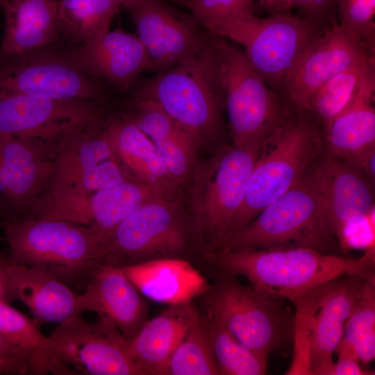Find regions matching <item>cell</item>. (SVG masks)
Masks as SVG:
<instances>
[{
  "mask_svg": "<svg viewBox=\"0 0 375 375\" xmlns=\"http://www.w3.org/2000/svg\"><path fill=\"white\" fill-rule=\"evenodd\" d=\"M204 254L219 273L243 276L253 289L291 303L338 277L375 276L374 247L356 258L303 247L217 250Z\"/></svg>",
  "mask_w": 375,
  "mask_h": 375,
  "instance_id": "1",
  "label": "cell"
},
{
  "mask_svg": "<svg viewBox=\"0 0 375 375\" xmlns=\"http://www.w3.org/2000/svg\"><path fill=\"white\" fill-rule=\"evenodd\" d=\"M316 162L295 185L229 235L218 250L303 247L339 254L342 249L324 219Z\"/></svg>",
  "mask_w": 375,
  "mask_h": 375,
  "instance_id": "2",
  "label": "cell"
},
{
  "mask_svg": "<svg viewBox=\"0 0 375 375\" xmlns=\"http://www.w3.org/2000/svg\"><path fill=\"white\" fill-rule=\"evenodd\" d=\"M10 261L41 269L68 285H86L102 265L100 238L89 228L26 216L3 224Z\"/></svg>",
  "mask_w": 375,
  "mask_h": 375,
  "instance_id": "3",
  "label": "cell"
},
{
  "mask_svg": "<svg viewBox=\"0 0 375 375\" xmlns=\"http://www.w3.org/2000/svg\"><path fill=\"white\" fill-rule=\"evenodd\" d=\"M206 313L221 321L266 365L273 354L288 356L294 342L295 312L288 300L219 273L202 294Z\"/></svg>",
  "mask_w": 375,
  "mask_h": 375,
  "instance_id": "4",
  "label": "cell"
},
{
  "mask_svg": "<svg viewBox=\"0 0 375 375\" xmlns=\"http://www.w3.org/2000/svg\"><path fill=\"white\" fill-rule=\"evenodd\" d=\"M268 135L243 146L226 145L195 165L190 189L193 227L206 251L218 250L242 203L262 143Z\"/></svg>",
  "mask_w": 375,
  "mask_h": 375,
  "instance_id": "5",
  "label": "cell"
},
{
  "mask_svg": "<svg viewBox=\"0 0 375 375\" xmlns=\"http://www.w3.org/2000/svg\"><path fill=\"white\" fill-rule=\"evenodd\" d=\"M324 147L321 133L294 112L270 133L262 143L228 237L295 185L322 155Z\"/></svg>",
  "mask_w": 375,
  "mask_h": 375,
  "instance_id": "6",
  "label": "cell"
},
{
  "mask_svg": "<svg viewBox=\"0 0 375 375\" xmlns=\"http://www.w3.org/2000/svg\"><path fill=\"white\" fill-rule=\"evenodd\" d=\"M142 97L154 101L201 142L215 137L224 103L210 35L201 49L159 72L144 87Z\"/></svg>",
  "mask_w": 375,
  "mask_h": 375,
  "instance_id": "7",
  "label": "cell"
},
{
  "mask_svg": "<svg viewBox=\"0 0 375 375\" xmlns=\"http://www.w3.org/2000/svg\"><path fill=\"white\" fill-rule=\"evenodd\" d=\"M366 278H335L312 289L292 303L295 308L294 357L286 374H327Z\"/></svg>",
  "mask_w": 375,
  "mask_h": 375,
  "instance_id": "8",
  "label": "cell"
},
{
  "mask_svg": "<svg viewBox=\"0 0 375 375\" xmlns=\"http://www.w3.org/2000/svg\"><path fill=\"white\" fill-rule=\"evenodd\" d=\"M326 28L288 14L258 18L253 13H246L218 22L207 31L242 45L253 67L280 94L298 58Z\"/></svg>",
  "mask_w": 375,
  "mask_h": 375,
  "instance_id": "9",
  "label": "cell"
},
{
  "mask_svg": "<svg viewBox=\"0 0 375 375\" xmlns=\"http://www.w3.org/2000/svg\"><path fill=\"white\" fill-rule=\"evenodd\" d=\"M233 145L269 134L292 112L251 65L224 38L210 35Z\"/></svg>",
  "mask_w": 375,
  "mask_h": 375,
  "instance_id": "10",
  "label": "cell"
},
{
  "mask_svg": "<svg viewBox=\"0 0 375 375\" xmlns=\"http://www.w3.org/2000/svg\"><path fill=\"white\" fill-rule=\"evenodd\" d=\"M101 119L97 99L0 94V132L17 138L51 161L75 133Z\"/></svg>",
  "mask_w": 375,
  "mask_h": 375,
  "instance_id": "11",
  "label": "cell"
},
{
  "mask_svg": "<svg viewBox=\"0 0 375 375\" xmlns=\"http://www.w3.org/2000/svg\"><path fill=\"white\" fill-rule=\"evenodd\" d=\"M103 264L125 267L151 260L177 258L186 234L178 201L151 199L101 239Z\"/></svg>",
  "mask_w": 375,
  "mask_h": 375,
  "instance_id": "12",
  "label": "cell"
},
{
  "mask_svg": "<svg viewBox=\"0 0 375 375\" xmlns=\"http://www.w3.org/2000/svg\"><path fill=\"white\" fill-rule=\"evenodd\" d=\"M47 349L70 374L144 375L130 351V340L101 319L72 316L46 337Z\"/></svg>",
  "mask_w": 375,
  "mask_h": 375,
  "instance_id": "13",
  "label": "cell"
},
{
  "mask_svg": "<svg viewBox=\"0 0 375 375\" xmlns=\"http://www.w3.org/2000/svg\"><path fill=\"white\" fill-rule=\"evenodd\" d=\"M169 195L133 180L103 189L72 194L43 193L26 216L67 221L90 228L99 238L146 202Z\"/></svg>",
  "mask_w": 375,
  "mask_h": 375,
  "instance_id": "14",
  "label": "cell"
},
{
  "mask_svg": "<svg viewBox=\"0 0 375 375\" xmlns=\"http://www.w3.org/2000/svg\"><path fill=\"white\" fill-rule=\"evenodd\" d=\"M0 94L97 99V85L51 47L0 53Z\"/></svg>",
  "mask_w": 375,
  "mask_h": 375,
  "instance_id": "15",
  "label": "cell"
},
{
  "mask_svg": "<svg viewBox=\"0 0 375 375\" xmlns=\"http://www.w3.org/2000/svg\"><path fill=\"white\" fill-rule=\"evenodd\" d=\"M106 126L103 121L90 124L69 140L53 161L45 193H85L129 180L117 160Z\"/></svg>",
  "mask_w": 375,
  "mask_h": 375,
  "instance_id": "16",
  "label": "cell"
},
{
  "mask_svg": "<svg viewBox=\"0 0 375 375\" xmlns=\"http://www.w3.org/2000/svg\"><path fill=\"white\" fill-rule=\"evenodd\" d=\"M372 55L375 53L333 22L298 58L283 83L280 95L292 112H303L328 81Z\"/></svg>",
  "mask_w": 375,
  "mask_h": 375,
  "instance_id": "17",
  "label": "cell"
},
{
  "mask_svg": "<svg viewBox=\"0 0 375 375\" xmlns=\"http://www.w3.org/2000/svg\"><path fill=\"white\" fill-rule=\"evenodd\" d=\"M130 14L150 61V70L165 71L192 55L209 40L176 15L163 0H130Z\"/></svg>",
  "mask_w": 375,
  "mask_h": 375,
  "instance_id": "18",
  "label": "cell"
},
{
  "mask_svg": "<svg viewBox=\"0 0 375 375\" xmlns=\"http://www.w3.org/2000/svg\"><path fill=\"white\" fill-rule=\"evenodd\" d=\"M71 65L82 72L101 77L125 91L138 75L150 70L147 52L138 36L110 30H101L90 42L59 51Z\"/></svg>",
  "mask_w": 375,
  "mask_h": 375,
  "instance_id": "19",
  "label": "cell"
},
{
  "mask_svg": "<svg viewBox=\"0 0 375 375\" xmlns=\"http://www.w3.org/2000/svg\"><path fill=\"white\" fill-rule=\"evenodd\" d=\"M316 167L325 222L342 250L347 226L374 211L373 182L345 160L327 153L318 158Z\"/></svg>",
  "mask_w": 375,
  "mask_h": 375,
  "instance_id": "20",
  "label": "cell"
},
{
  "mask_svg": "<svg viewBox=\"0 0 375 375\" xmlns=\"http://www.w3.org/2000/svg\"><path fill=\"white\" fill-rule=\"evenodd\" d=\"M78 309L95 312L131 340L147 320L148 306L119 267L103 264L93 274L84 292L78 296Z\"/></svg>",
  "mask_w": 375,
  "mask_h": 375,
  "instance_id": "21",
  "label": "cell"
},
{
  "mask_svg": "<svg viewBox=\"0 0 375 375\" xmlns=\"http://www.w3.org/2000/svg\"><path fill=\"white\" fill-rule=\"evenodd\" d=\"M53 165L27 143L0 132V199L7 222L26 215L46 185Z\"/></svg>",
  "mask_w": 375,
  "mask_h": 375,
  "instance_id": "22",
  "label": "cell"
},
{
  "mask_svg": "<svg viewBox=\"0 0 375 375\" xmlns=\"http://www.w3.org/2000/svg\"><path fill=\"white\" fill-rule=\"evenodd\" d=\"M2 300L18 299L40 323H60L81 315L78 296L72 289L47 272L11 262L1 276Z\"/></svg>",
  "mask_w": 375,
  "mask_h": 375,
  "instance_id": "23",
  "label": "cell"
},
{
  "mask_svg": "<svg viewBox=\"0 0 375 375\" xmlns=\"http://www.w3.org/2000/svg\"><path fill=\"white\" fill-rule=\"evenodd\" d=\"M199 316L189 301L169 305L159 315L146 320L130 340L131 354L144 375H164L172 353Z\"/></svg>",
  "mask_w": 375,
  "mask_h": 375,
  "instance_id": "24",
  "label": "cell"
},
{
  "mask_svg": "<svg viewBox=\"0 0 375 375\" xmlns=\"http://www.w3.org/2000/svg\"><path fill=\"white\" fill-rule=\"evenodd\" d=\"M375 57L366 65L358 88L324 137L326 153L346 160L375 146Z\"/></svg>",
  "mask_w": 375,
  "mask_h": 375,
  "instance_id": "25",
  "label": "cell"
},
{
  "mask_svg": "<svg viewBox=\"0 0 375 375\" xmlns=\"http://www.w3.org/2000/svg\"><path fill=\"white\" fill-rule=\"evenodd\" d=\"M122 269L142 296L168 305L191 301L210 285L189 262L178 257L151 260Z\"/></svg>",
  "mask_w": 375,
  "mask_h": 375,
  "instance_id": "26",
  "label": "cell"
},
{
  "mask_svg": "<svg viewBox=\"0 0 375 375\" xmlns=\"http://www.w3.org/2000/svg\"><path fill=\"white\" fill-rule=\"evenodd\" d=\"M59 0H3L5 28L0 53H20L51 47L60 39Z\"/></svg>",
  "mask_w": 375,
  "mask_h": 375,
  "instance_id": "27",
  "label": "cell"
},
{
  "mask_svg": "<svg viewBox=\"0 0 375 375\" xmlns=\"http://www.w3.org/2000/svg\"><path fill=\"white\" fill-rule=\"evenodd\" d=\"M115 156L128 178L171 193L177 182L169 172L150 138L132 120L115 121L106 126Z\"/></svg>",
  "mask_w": 375,
  "mask_h": 375,
  "instance_id": "28",
  "label": "cell"
},
{
  "mask_svg": "<svg viewBox=\"0 0 375 375\" xmlns=\"http://www.w3.org/2000/svg\"><path fill=\"white\" fill-rule=\"evenodd\" d=\"M136 110L132 120L152 141L170 174L182 181L194 169L201 141L149 98L138 99Z\"/></svg>",
  "mask_w": 375,
  "mask_h": 375,
  "instance_id": "29",
  "label": "cell"
},
{
  "mask_svg": "<svg viewBox=\"0 0 375 375\" xmlns=\"http://www.w3.org/2000/svg\"><path fill=\"white\" fill-rule=\"evenodd\" d=\"M0 333L31 358L35 374H69L47 349L38 322L0 300Z\"/></svg>",
  "mask_w": 375,
  "mask_h": 375,
  "instance_id": "30",
  "label": "cell"
},
{
  "mask_svg": "<svg viewBox=\"0 0 375 375\" xmlns=\"http://www.w3.org/2000/svg\"><path fill=\"white\" fill-rule=\"evenodd\" d=\"M120 6L114 0H59L60 36L83 45L110 26Z\"/></svg>",
  "mask_w": 375,
  "mask_h": 375,
  "instance_id": "31",
  "label": "cell"
},
{
  "mask_svg": "<svg viewBox=\"0 0 375 375\" xmlns=\"http://www.w3.org/2000/svg\"><path fill=\"white\" fill-rule=\"evenodd\" d=\"M374 57L375 55L369 56L335 76L317 91L307 109L297 113L317 128L324 138L333 121L349 103L366 65Z\"/></svg>",
  "mask_w": 375,
  "mask_h": 375,
  "instance_id": "32",
  "label": "cell"
},
{
  "mask_svg": "<svg viewBox=\"0 0 375 375\" xmlns=\"http://www.w3.org/2000/svg\"><path fill=\"white\" fill-rule=\"evenodd\" d=\"M212 351L219 374L263 375L267 365L215 317L206 313Z\"/></svg>",
  "mask_w": 375,
  "mask_h": 375,
  "instance_id": "33",
  "label": "cell"
},
{
  "mask_svg": "<svg viewBox=\"0 0 375 375\" xmlns=\"http://www.w3.org/2000/svg\"><path fill=\"white\" fill-rule=\"evenodd\" d=\"M342 340L367 364L375 357V276L366 278L345 323Z\"/></svg>",
  "mask_w": 375,
  "mask_h": 375,
  "instance_id": "34",
  "label": "cell"
},
{
  "mask_svg": "<svg viewBox=\"0 0 375 375\" xmlns=\"http://www.w3.org/2000/svg\"><path fill=\"white\" fill-rule=\"evenodd\" d=\"M204 316L200 315L170 357L164 375H218Z\"/></svg>",
  "mask_w": 375,
  "mask_h": 375,
  "instance_id": "35",
  "label": "cell"
},
{
  "mask_svg": "<svg viewBox=\"0 0 375 375\" xmlns=\"http://www.w3.org/2000/svg\"><path fill=\"white\" fill-rule=\"evenodd\" d=\"M340 24L375 53V0H337Z\"/></svg>",
  "mask_w": 375,
  "mask_h": 375,
  "instance_id": "36",
  "label": "cell"
},
{
  "mask_svg": "<svg viewBox=\"0 0 375 375\" xmlns=\"http://www.w3.org/2000/svg\"><path fill=\"white\" fill-rule=\"evenodd\" d=\"M174 1L190 9L206 30L222 21L254 11V0Z\"/></svg>",
  "mask_w": 375,
  "mask_h": 375,
  "instance_id": "37",
  "label": "cell"
},
{
  "mask_svg": "<svg viewBox=\"0 0 375 375\" xmlns=\"http://www.w3.org/2000/svg\"><path fill=\"white\" fill-rule=\"evenodd\" d=\"M335 352L338 360L333 362L326 375H368L374 374L371 371L363 369L359 365L358 358L347 343L341 340Z\"/></svg>",
  "mask_w": 375,
  "mask_h": 375,
  "instance_id": "38",
  "label": "cell"
},
{
  "mask_svg": "<svg viewBox=\"0 0 375 375\" xmlns=\"http://www.w3.org/2000/svg\"><path fill=\"white\" fill-rule=\"evenodd\" d=\"M337 0H293L292 8L299 9L304 17L318 26L327 27L331 11Z\"/></svg>",
  "mask_w": 375,
  "mask_h": 375,
  "instance_id": "39",
  "label": "cell"
},
{
  "mask_svg": "<svg viewBox=\"0 0 375 375\" xmlns=\"http://www.w3.org/2000/svg\"><path fill=\"white\" fill-rule=\"evenodd\" d=\"M344 160L360 172L372 182H374L375 146L362 150Z\"/></svg>",
  "mask_w": 375,
  "mask_h": 375,
  "instance_id": "40",
  "label": "cell"
},
{
  "mask_svg": "<svg viewBox=\"0 0 375 375\" xmlns=\"http://www.w3.org/2000/svg\"><path fill=\"white\" fill-rule=\"evenodd\" d=\"M0 357L20 362L27 365L33 372L31 358L22 350L12 344L0 333Z\"/></svg>",
  "mask_w": 375,
  "mask_h": 375,
  "instance_id": "41",
  "label": "cell"
},
{
  "mask_svg": "<svg viewBox=\"0 0 375 375\" xmlns=\"http://www.w3.org/2000/svg\"><path fill=\"white\" fill-rule=\"evenodd\" d=\"M0 374H32V372L24 363L0 357Z\"/></svg>",
  "mask_w": 375,
  "mask_h": 375,
  "instance_id": "42",
  "label": "cell"
},
{
  "mask_svg": "<svg viewBox=\"0 0 375 375\" xmlns=\"http://www.w3.org/2000/svg\"><path fill=\"white\" fill-rule=\"evenodd\" d=\"M260 5L272 14H288L292 8L293 0H258Z\"/></svg>",
  "mask_w": 375,
  "mask_h": 375,
  "instance_id": "43",
  "label": "cell"
},
{
  "mask_svg": "<svg viewBox=\"0 0 375 375\" xmlns=\"http://www.w3.org/2000/svg\"><path fill=\"white\" fill-rule=\"evenodd\" d=\"M7 218H8V216H7V212H6V208L3 202L0 199V224H2L3 222L4 224V222L7 221Z\"/></svg>",
  "mask_w": 375,
  "mask_h": 375,
  "instance_id": "44",
  "label": "cell"
},
{
  "mask_svg": "<svg viewBox=\"0 0 375 375\" xmlns=\"http://www.w3.org/2000/svg\"><path fill=\"white\" fill-rule=\"evenodd\" d=\"M10 262V261L8 258L3 256V254L0 252V274Z\"/></svg>",
  "mask_w": 375,
  "mask_h": 375,
  "instance_id": "45",
  "label": "cell"
},
{
  "mask_svg": "<svg viewBox=\"0 0 375 375\" xmlns=\"http://www.w3.org/2000/svg\"><path fill=\"white\" fill-rule=\"evenodd\" d=\"M119 6H124L130 0H114Z\"/></svg>",
  "mask_w": 375,
  "mask_h": 375,
  "instance_id": "46",
  "label": "cell"
},
{
  "mask_svg": "<svg viewBox=\"0 0 375 375\" xmlns=\"http://www.w3.org/2000/svg\"><path fill=\"white\" fill-rule=\"evenodd\" d=\"M3 2V0H0V12H1V8H2Z\"/></svg>",
  "mask_w": 375,
  "mask_h": 375,
  "instance_id": "47",
  "label": "cell"
}]
</instances>
